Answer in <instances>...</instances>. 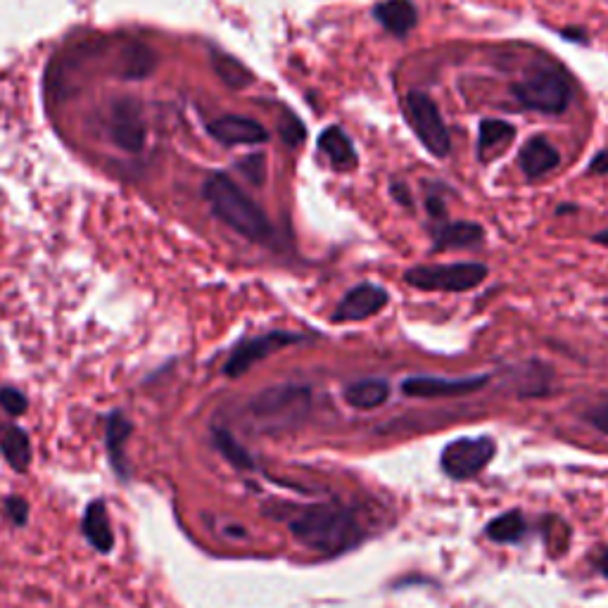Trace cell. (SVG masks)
Here are the masks:
<instances>
[{
    "mask_svg": "<svg viewBox=\"0 0 608 608\" xmlns=\"http://www.w3.org/2000/svg\"><path fill=\"white\" fill-rule=\"evenodd\" d=\"M288 530L302 547L323 556H338L342 551H350L364 537L357 518L347 506L328 502L290 511Z\"/></svg>",
    "mask_w": 608,
    "mask_h": 608,
    "instance_id": "obj_1",
    "label": "cell"
},
{
    "mask_svg": "<svg viewBox=\"0 0 608 608\" xmlns=\"http://www.w3.org/2000/svg\"><path fill=\"white\" fill-rule=\"evenodd\" d=\"M426 212L433 224L447 221V202H445V186L435 181H426Z\"/></svg>",
    "mask_w": 608,
    "mask_h": 608,
    "instance_id": "obj_27",
    "label": "cell"
},
{
    "mask_svg": "<svg viewBox=\"0 0 608 608\" xmlns=\"http://www.w3.org/2000/svg\"><path fill=\"white\" fill-rule=\"evenodd\" d=\"M592 240H594V243H597V245L608 247V228H604V231H599V233H594Z\"/></svg>",
    "mask_w": 608,
    "mask_h": 608,
    "instance_id": "obj_36",
    "label": "cell"
},
{
    "mask_svg": "<svg viewBox=\"0 0 608 608\" xmlns=\"http://www.w3.org/2000/svg\"><path fill=\"white\" fill-rule=\"evenodd\" d=\"M597 566H599V570H601V575H604V578H608V549L601 551Z\"/></svg>",
    "mask_w": 608,
    "mask_h": 608,
    "instance_id": "obj_35",
    "label": "cell"
},
{
    "mask_svg": "<svg viewBox=\"0 0 608 608\" xmlns=\"http://www.w3.org/2000/svg\"><path fill=\"white\" fill-rule=\"evenodd\" d=\"M490 269L480 262H454V264H421L411 266L404 274L411 288L440 290V293H466L485 281Z\"/></svg>",
    "mask_w": 608,
    "mask_h": 608,
    "instance_id": "obj_6",
    "label": "cell"
},
{
    "mask_svg": "<svg viewBox=\"0 0 608 608\" xmlns=\"http://www.w3.org/2000/svg\"><path fill=\"white\" fill-rule=\"evenodd\" d=\"M312 411V392L304 385H276L247 402V416L262 433L300 428Z\"/></svg>",
    "mask_w": 608,
    "mask_h": 608,
    "instance_id": "obj_4",
    "label": "cell"
},
{
    "mask_svg": "<svg viewBox=\"0 0 608 608\" xmlns=\"http://www.w3.org/2000/svg\"><path fill=\"white\" fill-rule=\"evenodd\" d=\"M212 445L233 468H240V471L255 468V459L247 454V449L226 428H212Z\"/></svg>",
    "mask_w": 608,
    "mask_h": 608,
    "instance_id": "obj_24",
    "label": "cell"
},
{
    "mask_svg": "<svg viewBox=\"0 0 608 608\" xmlns=\"http://www.w3.org/2000/svg\"><path fill=\"white\" fill-rule=\"evenodd\" d=\"M238 169L240 174L245 176L247 181L252 183V186H264L266 181V157L262 152H252V155L243 157V160H238Z\"/></svg>",
    "mask_w": 608,
    "mask_h": 608,
    "instance_id": "obj_28",
    "label": "cell"
},
{
    "mask_svg": "<svg viewBox=\"0 0 608 608\" xmlns=\"http://www.w3.org/2000/svg\"><path fill=\"white\" fill-rule=\"evenodd\" d=\"M0 452L15 473H27L31 466L29 435L19 426H8L0 435Z\"/></svg>",
    "mask_w": 608,
    "mask_h": 608,
    "instance_id": "obj_22",
    "label": "cell"
},
{
    "mask_svg": "<svg viewBox=\"0 0 608 608\" xmlns=\"http://www.w3.org/2000/svg\"><path fill=\"white\" fill-rule=\"evenodd\" d=\"M81 528H84L86 540L93 544L95 551L110 554L114 549V530L110 523V513H107V504L103 499H93V502L86 506Z\"/></svg>",
    "mask_w": 608,
    "mask_h": 608,
    "instance_id": "obj_19",
    "label": "cell"
},
{
    "mask_svg": "<svg viewBox=\"0 0 608 608\" xmlns=\"http://www.w3.org/2000/svg\"><path fill=\"white\" fill-rule=\"evenodd\" d=\"M107 136L119 150L129 152V155L143 152L148 133H145L143 110L136 100L122 98L112 103L110 119H107Z\"/></svg>",
    "mask_w": 608,
    "mask_h": 608,
    "instance_id": "obj_9",
    "label": "cell"
},
{
    "mask_svg": "<svg viewBox=\"0 0 608 608\" xmlns=\"http://www.w3.org/2000/svg\"><path fill=\"white\" fill-rule=\"evenodd\" d=\"M525 530H528V525H525V518L521 511H509L502 513V516H497L494 521L487 523V537H490L492 542L499 544H513L518 542L525 535Z\"/></svg>",
    "mask_w": 608,
    "mask_h": 608,
    "instance_id": "obj_25",
    "label": "cell"
},
{
    "mask_svg": "<svg viewBox=\"0 0 608 608\" xmlns=\"http://www.w3.org/2000/svg\"><path fill=\"white\" fill-rule=\"evenodd\" d=\"M516 126L506 119L485 117L478 124V143H475V157L480 164H492L499 157H504L516 141Z\"/></svg>",
    "mask_w": 608,
    "mask_h": 608,
    "instance_id": "obj_14",
    "label": "cell"
},
{
    "mask_svg": "<svg viewBox=\"0 0 608 608\" xmlns=\"http://www.w3.org/2000/svg\"><path fill=\"white\" fill-rule=\"evenodd\" d=\"M388 302H390L388 290L380 288L376 283H361L342 297L333 312V321L345 323V321L371 319V316L378 314L380 309L388 307Z\"/></svg>",
    "mask_w": 608,
    "mask_h": 608,
    "instance_id": "obj_11",
    "label": "cell"
},
{
    "mask_svg": "<svg viewBox=\"0 0 608 608\" xmlns=\"http://www.w3.org/2000/svg\"><path fill=\"white\" fill-rule=\"evenodd\" d=\"M587 176H608V148L599 150L587 164Z\"/></svg>",
    "mask_w": 608,
    "mask_h": 608,
    "instance_id": "obj_32",
    "label": "cell"
},
{
    "mask_svg": "<svg viewBox=\"0 0 608 608\" xmlns=\"http://www.w3.org/2000/svg\"><path fill=\"white\" fill-rule=\"evenodd\" d=\"M568 212H575V205H561L556 209V214H568Z\"/></svg>",
    "mask_w": 608,
    "mask_h": 608,
    "instance_id": "obj_37",
    "label": "cell"
},
{
    "mask_svg": "<svg viewBox=\"0 0 608 608\" xmlns=\"http://www.w3.org/2000/svg\"><path fill=\"white\" fill-rule=\"evenodd\" d=\"M494 452L497 447L490 437H459L442 449L440 466L449 478L468 480L490 464Z\"/></svg>",
    "mask_w": 608,
    "mask_h": 608,
    "instance_id": "obj_7",
    "label": "cell"
},
{
    "mask_svg": "<svg viewBox=\"0 0 608 608\" xmlns=\"http://www.w3.org/2000/svg\"><path fill=\"white\" fill-rule=\"evenodd\" d=\"M5 513H8V518L12 523L17 525V528H24L29 521V504L24 497H17V494H12V497L5 499Z\"/></svg>",
    "mask_w": 608,
    "mask_h": 608,
    "instance_id": "obj_30",
    "label": "cell"
},
{
    "mask_svg": "<svg viewBox=\"0 0 608 608\" xmlns=\"http://www.w3.org/2000/svg\"><path fill=\"white\" fill-rule=\"evenodd\" d=\"M587 418H589V423H592V426L599 430V433L608 435V404H604V407H599V409H594L592 414H587Z\"/></svg>",
    "mask_w": 608,
    "mask_h": 608,
    "instance_id": "obj_33",
    "label": "cell"
},
{
    "mask_svg": "<svg viewBox=\"0 0 608 608\" xmlns=\"http://www.w3.org/2000/svg\"><path fill=\"white\" fill-rule=\"evenodd\" d=\"M404 117L430 155L437 160H445L452 152V136L442 119L440 107L426 91H409L404 95Z\"/></svg>",
    "mask_w": 608,
    "mask_h": 608,
    "instance_id": "obj_5",
    "label": "cell"
},
{
    "mask_svg": "<svg viewBox=\"0 0 608 608\" xmlns=\"http://www.w3.org/2000/svg\"><path fill=\"white\" fill-rule=\"evenodd\" d=\"M559 164L561 152L544 133H537V136L528 138V141L523 143V148L518 150V167H521L528 181L544 179L551 171L559 169Z\"/></svg>",
    "mask_w": 608,
    "mask_h": 608,
    "instance_id": "obj_13",
    "label": "cell"
},
{
    "mask_svg": "<svg viewBox=\"0 0 608 608\" xmlns=\"http://www.w3.org/2000/svg\"><path fill=\"white\" fill-rule=\"evenodd\" d=\"M157 65H160V57H157L148 43H129L122 50V57H119L117 74L126 81H141L148 79Z\"/></svg>",
    "mask_w": 608,
    "mask_h": 608,
    "instance_id": "obj_20",
    "label": "cell"
},
{
    "mask_svg": "<svg viewBox=\"0 0 608 608\" xmlns=\"http://www.w3.org/2000/svg\"><path fill=\"white\" fill-rule=\"evenodd\" d=\"M133 433L131 421L126 418L124 411L114 409L110 416H107L105 423V449H107V459H110L112 471L117 473L119 480H129V461H126V445H129V437Z\"/></svg>",
    "mask_w": 608,
    "mask_h": 608,
    "instance_id": "obj_15",
    "label": "cell"
},
{
    "mask_svg": "<svg viewBox=\"0 0 608 608\" xmlns=\"http://www.w3.org/2000/svg\"><path fill=\"white\" fill-rule=\"evenodd\" d=\"M278 133H281L285 145L297 148V145H302L304 138H307V126H304L302 119L295 117L293 112L283 110L281 122H278Z\"/></svg>",
    "mask_w": 608,
    "mask_h": 608,
    "instance_id": "obj_26",
    "label": "cell"
},
{
    "mask_svg": "<svg viewBox=\"0 0 608 608\" xmlns=\"http://www.w3.org/2000/svg\"><path fill=\"white\" fill-rule=\"evenodd\" d=\"M561 36L566 38V41H570V43H580V46H587V43H589L587 31L585 29H578V27L561 29Z\"/></svg>",
    "mask_w": 608,
    "mask_h": 608,
    "instance_id": "obj_34",
    "label": "cell"
},
{
    "mask_svg": "<svg viewBox=\"0 0 608 608\" xmlns=\"http://www.w3.org/2000/svg\"><path fill=\"white\" fill-rule=\"evenodd\" d=\"M0 407L8 411L10 416H22L29 407V399L24 397V392L5 385V388H0Z\"/></svg>",
    "mask_w": 608,
    "mask_h": 608,
    "instance_id": "obj_29",
    "label": "cell"
},
{
    "mask_svg": "<svg viewBox=\"0 0 608 608\" xmlns=\"http://www.w3.org/2000/svg\"><path fill=\"white\" fill-rule=\"evenodd\" d=\"M319 150L323 152L328 164L340 174H350L359 167V155L352 138L347 136L342 126H328L319 136Z\"/></svg>",
    "mask_w": 608,
    "mask_h": 608,
    "instance_id": "obj_18",
    "label": "cell"
},
{
    "mask_svg": "<svg viewBox=\"0 0 608 608\" xmlns=\"http://www.w3.org/2000/svg\"><path fill=\"white\" fill-rule=\"evenodd\" d=\"M490 376H468V378H435V376H411L402 383V392L407 397H459L480 390Z\"/></svg>",
    "mask_w": 608,
    "mask_h": 608,
    "instance_id": "obj_10",
    "label": "cell"
},
{
    "mask_svg": "<svg viewBox=\"0 0 608 608\" xmlns=\"http://www.w3.org/2000/svg\"><path fill=\"white\" fill-rule=\"evenodd\" d=\"M209 65H212L214 74L221 79V84L233 88V91H245V88L255 84V74L243 62L236 60V57L224 53V50L209 48Z\"/></svg>",
    "mask_w": 608,
    "mask_h": 608,
    "instance_id": "obj_21",
    "label": "cell"
},
{
    "mask_svg": "<svg viewBox=\"0 0 608 608\" xmlns=\"http://www.w3.org/2000/svg\"><path fill=\"white\" fill-rule=\"evenodd\" d=\"M390 195H392V200L399 202L402 207H407V209L414 207V195H411V188L404 181L392 179L390 181Z\"/></svg>",
    "mask_w": 608,
    "mask_h": 608,
    "instance_id": "obj_31",
    "label": "cell"
},
{
    "mask_svg": "<svg viewBox=\"0 0 608 608\" xmlns=\"http://www.w3.org/2000/svg\"><path fill=\"white\" fill-rule=\"evenodd\" d=\"M207 133L221 145H262L269 141V131L257 119L240 117V114H224V117L207 122Z\"/></svg>",
    "mask_w": 608,
    "mask_h": 608,
    "instance_id": "obj_12",
    "label": "cell"
},
{
    "mask_svg": "<svg viewBox=\"0 0 608 608\" xmlns=\"http://www.w3.org/2000/svg\"><path fill=\"white\" fill-rule=\"evenodd\" d=\"M373 17L395 38H407L418 27V8L414 0H380L373 5Z\"/></svg>",
    "mask_w": 608,
    "mask_h": 608,
    "instance_id": "obj_17",
    "label": "cell"
},
{
    "mask_svg": "<svg viewBox=\"0 0 608 608\" xmlns=\"http://www.w3.org/2000/svg\"><path fill=\"white\" fill-rule=\"evenodd\" d=\"M202 195H205L214 217L224 221L228 228H233L243 238L252 240V243H264L274 236V226H271L264 209L224 171H214L207 176Z\"/></svg>",
    "mask_w": 608,
    "mask_h": 608,
    "instance_id": "obj_2",
    "label": "cell"
},
{
    "mask_svg": "<svg viewBox=\"0 0 608 608\" xmlns=\"http://www.w3.org/2000/svg\"><path fill=\"white\" fill-rule=\"evenodd\" d=\"M297 342H302V335L288 333V331H271V333L259 335V338L243 340L236 350L231 352V357L226 359L224 373L228 378L245 376V373L250 371L257 361L271 357V354L283 350V347L297 345Z\"/></svg>",
    "mask_w": 608,
    "mask_h": 608,
    "instance_id": "obj_8",
    "label": "cell"
},
{
    "mask_svg": "<svg viewBox=\"0 0 608 608\" xmlns=\"http://www.w3.org/2000/svg\"><path fill=\"white\" fill-rule=\"evenodd\" d=\"M511 100L518 110L559 117L568 110L570 100H573V81H570L566 67L542 57V60L532 62L525 69L521 79L513 81Z\"/></svg>",
    "mask_w": 608,
    "mask_h": 608,
    "instance_id": "obj_3",
    "label": "cell"
},
{
    "mask_svg": "<svg viewBox=\"0 0 608 608\" xmlns=\"http://www.w3.org/2000/svg\"><path fill=\"white\" fill-rule=\"evenodd\" d=\"M485 228L475 221H440L433 224V250H468V247L483 245Z\"/></svg>",
    "mask_w": 608,
    "mask_h": 608,
    "instance_id": "obj_16",
    "label": "cell"
},
{
    "mask_svg": "<svg viewBox=\"0 0 608 608\" xmlns=\"http://www.w3.org/2000/svg\"><path fill=\"white\" fill-rule=\"evenodd\" d=\"M390 397V385L388 380L380 378H366L359 383H352L345 390L347 404H352L354 409H376L380 404L388 402Z\"/></svg>",
    "mask_w": 608,
    "mask_h": 608,
    "instance_id": "obj_23",
    "label": "cell"
}]
</instances>
